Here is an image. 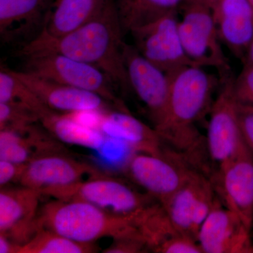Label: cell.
Returning a JSON list of instances; mask_svg holds the SVG:
<instances>
[{
  "label": "cell",
  "mask_w": 253,
  "mask_h": 253,
  "mask_svg": "<svg viewBox=\"0 0 253 253\" xmlns=\"http://www.w3.org/2000/svg\"><path fill=\"white\" fill-rule=\"evenodd\" d=\"M104 0H56L54 11L46 18L42 31L61 37L76 31L90 21Z\"/></svg>",
  "instance_id": "7402d4cb"
},
{
  "label": "cell",
  "mask_w": 253,
  "mask_h": 253,
  "mask_svg": "<svg viewBox=\"0 0 253 253\" xmlns=\"http://www.w3.org/2000/svg\"><path fill=\"white\" fill-rule=\"evenodd\" d=\"M48 0H0V34L9 42L38 25Z\"/></svg>",
  "instance_id": "44dd1931"
},
{
  "label": "cell",
  "mask_w": 253,
  "mask_h": 253,
  "mask_svg": "<svg viewBox=\"0 0 253 253\" xmlns=\"http://www.w3.org/2000/svg\"><path fill=\"white\" fill-rule=\"evenodd\" d=\"M123 56L131 90L146 106L156 129L167 112L170 78L141 56L134 45L126 42Z\"/></svg>",
  "instance_id": "8fae6325"
},
{
  "label": "cell",
  "mask_w": 253,
  "mask_h": 253,
  "mask_svg": "<svg viewBox=\"0 0 253 253\" xmlns=\"http://www.w3.org/2000/svg\"><path fill=\"white\" fill-rule=\"evenodd\" d=\"M196 239L204 253H253L251 230L222 204L206 218Z\"/></svg>",
  "instance_id": "4fadbf2b"
},
{
  "label": "cell",
  "mask_w": 253,
  "mask_h": 253,
  "mask_svg": "<svg viewBox=\"0 0 253 253\" xmlns=\"http://www.w3.org/2000/svg\"><path fill=\"white\" fill-rule=\"evenodd\" d=\"M151 251L149 244L144 239L127 237L114 240L112 244L104 250L105 253H139Z\"/></svg>",
  "instance_id": "f1b7e54d"
},
{
  "label": "cell",
  "mask_w": 253,
  "mask_h": 253,
  "mask_svg": "<svg viewBox=\"0 0 253 253\" xmlns=\"http://www.w3.org/2000/svg\"><path fill=\"white\" fill-rule=\"evenodd\" d=\"M11 71L54 112L103 111L106 108L107 101L96 93L47 81L27 71Z\"/></svg>",
  "instance_id": "9a60e30c"
},
{
  "label": "cell",
  "mask_w": 253,
  "mask_h": 253,
  "mask_svg": "<svg viewBox=\"0 0 253 253\" xmlns=\"http://www.w3.org/2000/svg\"><path fill=\"white\" fill-rule=\"evenodd\" d=\"M40 190L21 185L1 188L0 191V234L15 244L27 243L39 230L38 214Z\"/></svg>",
  "instance_id": "7c38bea8"
},
{
  "label": "cell",
  "mask_w": 253,
  "mask_h": 253,
  "mask_svg": "<svg viewBox=\"0 0 253 253\" xmlns=\"http://www.w3.org/2000/svg\"><path fill=\"white\" fill-rule=\"evenodd\" d=\"M25 58V71L47 81L96 93L106 101L123 107L113 90L114 84L99 68L56 53Z\"/></svg>",
  "instance_id": "52a82bcc"
},
{
  "label": "cell",
  "mask_w": 253,
  "mask_h": 253,
  "mask_svg": "<svg viewBox=\"0 0 253 253\" xmlns=\"http://www.w3.org/2000/svg\"><path fill=\"white\" fill-rule=\"evenodd\" d=\"M231 82L230 78L226 81L211 107L206 146L210 161L215 166L213 171L249 148L241 132Z\"/></svg>",
  "instance_id": "9c48e42d"
},
{
  "label": "cell",
  "mask_w": 253,
  "mask_h": 253,
  "mask_svg": "<svg viewBox=\"0 0 253 253\" xmlns=\"http://www.w3.org/2000/svg\"><path fill=\"white\" fill-rule=\"evenodd\" d=\"M19 246L7 236L0 234V253H17Z\"/></svg>",
  "instance_id": "1f68e13d"
},
{
  "label": "cell",
  "mask_w": 253,
  "mask_h": 253,
  "mask_svg": "<svg viewBox=\"0 0 253 253\" xmlns=\"http://www.w3.org/2000/svg\"><path fill=\"white\" fill-rule=\"evenodd\" d=\"M250 1H251V2H252V4H253V0H250Z\"/></svg>",
  "instance_id": "836d02e7"
},
{
  "label": "cell",
  "mask_w": 253,
  "mask_h": 253,
  "mask_svg": "<svg viewBox=\"0 0 253 253\" xmlns=\"http://www.w3.org/2000/svg\"><path fill=\"white\" fill-rule=\"evenodd\" d=\"M239 116L245 143L253 154V106L239 104Z\"/></svg>",
  "instance_id": "f546056e"
},
{
  "label": "cell",
  "mask_w": 253,
  "mask_h": 253,
  "mask_svg": "<svg viewBox=\"0 0 253 253\" xmlns=\"http://www.w3.org/2000/svg\"><path fill=\"white\" fill-rule=\"evenodd\" d=\"M42 126L61 143L99 151L106 136L99 129L83 126L67 113L51 111L41 120Z\"/></svg>",
  "instance_id": "603a6c76"
},
{
  "label": "cell",
  "mask_w": 253,
  "mask_h": 253,
  "mask_svg": "<svg viewBox=\"0 0 253 253\" xmlns=\"http://www.w3.org/2000/svg\"><path fill=\"white\" fill-rule=\"evenodd\" d=\"M99 130L137 153L158 155L165 149V143L154 126L141 122L126 110L103 113Z\"/></svg>",
  "instance_id": "e0dca14e"
},
{
  "label": "cell",
  "mask_w": 253,
  "mask_h": 253,
  "mask_svg": "<svg viewBox=\"0 0 253 253\" xmlns=\"http://www.w3.org/2000/svg\"><path fill=\"white\" fill-rule=\"evenodd\" d=\"M208 178L202 171L196 169L179 189L161 203L173 227L194 239L192 224L195 208L201 189Z\"/></svg>",
  "instance_id": "d6986e66"
},
{
  "label": "cell",
  "mask_w": 253,
  "mask_h": 253,
  "mask_svg": "<svg viewBox=\"0 0 253 253\" xmlns=\"http://www.w3.org/2000/svg\"><path fill=\"white\" fill-rule=\"evenodd\" d=\"M38 122H41V117L31 110L0 103V130L25 129Z\"/></svg>",
  "instance_id": "484cf974"
},
{
  "label": "cell",
  "mask_w": 253,
  "mask_h": 253,
  "mask_svg": "<svg viewBox=\"0 0 253 253\" xmlns=\"http://www.w3.org/2000/svg\"><path fill=\"white\" fill-rule=\"evenodd\" d=\"M36 124L23 129L0 130V160L27 164L46 155L64 153L61 141Z\"/></svg>",
  "instance_id": "ac0fdd59"
},
{
  "label": "cell",
  "mask_w": 253,
  "mask_h": 253,
  "mask_svg": "<svg viewBox=\"0 0 253 253\" xmlns=\"http://www.w3.org/2000/svg\"><path fill=\"white\" fill-rule=\"evenodd\" d=\"M154 252L159 253H204L198 241L191 236L176 232L161 243Z\"/></svg>",
  "instance_id": "4316f807"
},
{
  "label": "cell",
  "mask_w": 253,
  "mask_h": 253,
  "mask_svg": "<svg viewBox=\"0 0 253 253\" xmlns=\"http://www.w3.org/2000/svg\"><path fill=\"white\" fill-rule=\"evenodd\" d=\"M209 179L224 207L236 213L250 230L253 226V154L247 148L214 169Z\"/></svg>",
  "instance_id": "30bf717a"
},
{
  "label": "cell",
  "mask_w": 253,
  "mask_h": 253,
  "mask_svg": "<svg viewBox=\"0 0 253 253\" xmlns=\"http://www.w3.org/2000/svg\"><path fill=\"white\" fill-rule=\"evenodd\" d=\"M94 244L78 242L46 229H40L26 244L18 248L17 253H96Z\"/></svg>",
  "instance_id": "d4e9b609"
},
{
  "label": "cell",
  "mask_w": 253,
  "mask_h": 253,
  "mask_svg": "<svg viewBox=\"0 0 253 253\" xmlns=\"http://www.w3.org/2000/svg\"><path fill=\"white\" fill-rule=\"evenodd\" d=\"M176 12L166 15L129 33L139 54L169 76L195 65L188 57L181 42Z\"/></svg>",
  "instance_id": "ba28073f"
},
{
  "label": "cell",
  "mask_w": 253,
  "mask_h": 253,
  "mask_svg": "<svg viewBox=\"0 0 253 253\" xmlns=\"http://www.w3.org/2000/svg\"><path fill=\"white\" fill-rule=\"evenodd\" d=\"M244 63H251L253 64V41L249 46V49L246 51L244 59Z\"/></svg>",
  "instance_id": "d6a6232c"
},
{
  "label": "cell",
  "mask_w": 253,
  "mask_h": 253,
  "mask_svg": "<svg viewBox=\"0 0 253 253\" xmlns=\"http://www.w3.org/2000/svg\"><path fill=\"white\" fill-rule=\"evenodd\" d=\"M222 44L241 59L253 41V4L250 0H207Z\"/></svg>",
  "instance_id": "2e32d148"
},
{
  "label": "cell",
  "mask_w": 253,
  "mask_h": 253,
  "mask_svg": "<svg viewBox=\"0 0 253 253\" xmlns=\"http://www.w3.org/2000/svg\"><path fill=\"white\" fill-rule=\"evenodd\" d=\"M156 204L136 214L124 215L108 212L84 201L55 199L40 209L38 225L40 229L85 244H94L106 237L113 240L139 237L146 241L145 229Z\"/></svg>",
  "instance_id": "7a4b0ae2"
},
{
  "label": "cell",
  "mask_w": 253,
  "mask_h": 253,
  "mask_svg": "<svg viewBox=\"0 0 253 253\" xmlns=\"http://www.w3.org/2000/svg\"><path fill=\"white\" fill-rule=\"evenodd\" d=\"M186 0H114L123 35L176 12Z\"/></svg>",
  "instance_id": "ffe728a7"
},
{
  "label": "cell",
  "mask_w": 253,
  "mask_h": 253,
  "mask_svg": "<svg viewBox=\"0 0 253 253\" xmlns=\"http://www.w3.org/2000/svg\"></svg>",
  "instance_id": "e575fe53"
},
{
  "label": "cell",
  "mask_w": 253,
  "mask_h": 253,
  "mask_svg": "<svg viewBox=\"0 0 253 253\" xmlns=\"http://www.w3.org/2000/svg\"><path fill=\"white\" fill-rule=\"evenodd\" d=\"M42 194L54 199L84 201L124 215L141 212L158 201L147 193L138 192L120 179L105 174L71 185L49 188L42 191Z\"/></svg>",
  "instance_id": "5b68a950"
},
{
  "label": "cell",
  "mask_w": 253,
  "mask_h": 253,
  "mask_svg": "<svg viewBox=\"0 0 253 253\" xmlns=\"http://www.w3.org/2000/svg\"><path fill=\"white\" fill-rule=\"evenodd\" d=\"M92 166L76 161L64 153L46 155L26 164L18 182L42 191L53 187L71 185L83 181L85 176L103 175Z\"/></svg>",
  "instance_id": "5bb4252c"
},
{
  "label": "cell",
  "mask_w": 253,
  "mask_h": 253,
  "mask_svg": "<svg viewBox=\"0 0 253 253\" xmlns=\"http://www.w3.org/2000/svg\"><path fill=\"white\" fill-rule=\"evenodd\" d=\"M169 78L167 112L156 130L165 144L192 159L202 144L195 123L209 108L217 80L204 68L195 65L182 68Z\"/></svg>",
  "instance_id": "3957f363"
},
{
  "label": "cell",
  "mask_w": 253,
  "mask_h": 253,
  "mask_svg": "<svg viewBox=\"0 0 253 253\" xmlns=\"http://www.w3.org/2000/svg\"><path fill=\"white\" fill-rule=\"evenodd\" d=\"M179 9V36L189 59L196 66L214 68L226 76L230 67L207 0H186Z\"/></svg>",
  "instance_id": "277c9868"
},
{
  "label": "cell",
  "mask_w": 253,
  "mask_h": 253,
  "mask_svg": "<svg viewBox=\"0 0 253 253\" xmlns=\"http://www.w3.org/2000/svg\"><path fill=\"white\" fill-rule=\"evenodd\" d=\"M26 164H18L0 160V186L4 187L11 181H17L21 176Z\"/></svg>",
  "instance_id": "4dcf8cb0"
},
{
  "label": "cell",
  "mask_w": 253,
  "mask_h": 253,
  "mask_svg": "<svg viewBox=\"0 0 253 253\" xmlns=\"http://www.w3.org/2000/svg\"><path fill=\"white\" fill-rule=\"evenodd\" d=\"M231 88L238 104L253 106V64L244 63L239 76L231 82Z\"/></svg>",
  "instance_id": "83f0119b"
},
{
  "label": "cell",
  "mask_w": 253,
  "mask_h": 253,
  "mask_svg": "<svg viewBox=\"0 0 253 253\" xmlns=\"http://www.w3.org/2000/svg\"><path fill=\"white\" fill-rule=\"evenodd\" d=\"M123 38L114 0H104L94 17L81 27L61 37L41 31L19 54L24 57L47 53L64 55L99 68L114 85L131 91L123 61Z\"/></svg>",
  "instance_id": "6da1fadb"
},
{
  "label": "cell",
  "mask_w": 253,
  "mask_h": 253,
  "mask_svg": "<svg viewBox=\"0 0 253 253\" xmlns=\"http://www.w3.org/2000/svg\"><path fill=\"white\" fill-rule=\"evenodd\" d=\"M0 103L17 105L31 110L42 118L51 112L41 99L11 70L1 66L0 71Z\"/></svg>",
  "instance_id": "cb8c5ba5"
},
{
  "label": "cell",
  "mask_w": 253,
  "mask_h": 253,
  "mask_svg": "<svg viewBox=\"0 0 253 253\" xmlns=\"http://www.w3.org/2000/svg\"><path fill=\"white\" fill-rule=\"evenodd\" d=\"M126 168L131 180L160 203L172 196L199 169L185 156L170 147L165 148L158 155H131Z\"/></svg>",
  "instance_id": "8992f818"
}]
</instances>
